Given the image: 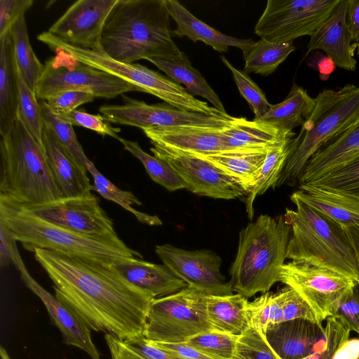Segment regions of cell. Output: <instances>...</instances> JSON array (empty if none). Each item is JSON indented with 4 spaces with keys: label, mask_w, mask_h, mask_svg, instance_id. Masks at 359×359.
Returning <instances> with one entry per match:
<instances>
[{
    "label": "cell",
    "mask_w": 359,
    "mask_h": 359,
    "mask_svg": "<svg viewBox=\"0 0 359 359\" xmlns=\"http://www.w3.org/2000/svg\"><path fill=\"white\" fill-rule=\"evenodd\" d=\"M306 64L318 72L320 79L323 81L327 80L336 67L334 62L329 56L318 50H316L308 58Z\"/></svg>",
    "instance_id": "11a10c76"
},
{
    "label": "cell",
    "mask_w": 359,
    "mask_h": 359,
    "mask_svg": "<svg viewBox=\"0 0 359 359\" xmlns=\"http://www.w3.org/2000/svg\"><path fill=\"white\" fill-rule=\"evenodd\" d=\"M165 0H118L104 27L100 48L126 63L168 58L181 50L172 39Z\"/></svg>",
    "instance_id": "7a4b0ae2"
},
{
    "label": "cell",
    "mask_w": 359,
    "mask_h": 359,
    "mask_svg": "<svg viewBox=\"0 0 359 359\" xmlns=\"http://www.w3.org/2000/svg\"><path fill=\"white\" fill-rule=\"evenodd\" d=\"M95 97L93 94L88 92L68 90L50 97L45 101L54 114L61 116L76 110L85 103L93 101Z\"/></svg>",
    "instance_id": "c3c4849f"
},
{
    "label": "cell",
    "mask_w": 359,
    "mask_h": 359,
    "mask_svg": "<svg viewBox=\"0 0 359 359\" xmlns=\"http://www.w3.org/2000/svg\"><path fill=\"white\" fill-rule=\"evenodd\" d=\"M351 329L337 316L326 319L325 341L321 347L304 359H344L341 350L349 341Z\"/></svg>",
    "instance_id": "7bdbcfd3"
},
{
    "label": "cell",
    "mask_w": 359,
    "mask_h": 359,
    "mask_svg": "<svg viewBox=\"0 0 359 359\" xmlns=\"http://www.w3.org/2000/svg\"><path fill=\"white\" fill-rule=\"evenodd\" d=\"M26 210L52 224L82 235L97 238L118 236L112 220L93 194L80 197L62 198Z\"/></svg>",
    "instance_id": "2e32d148"
},
{
    "label": "cell",
    "mask_w": 359,
    "mask_h": 359,
    "mask_svg": "<svg viewBox=\"0 0 359 359\" xmlns=\"http://www.w3.org/2000/svg\"><path fill=\"white\" fill-rule=\"evenodd\" d=\"M359 260V226L346 228Z\"/></svg>",
    "instance_id": "6f0895ef"
},
{
    "label": "cell",
    "mask_w": 359,
    "mask_h": 359,
    "mask_svg": "<svg viewBox=\"0 0 359 359\" xmlns=\"http://www.w3.org/2000/svg\"><path fill=\"white\" fill-rule=\"evenodd\" d=\"M125 150L143 165L150 178L170 191L187 189V185L176 171L165 161L144 151L135 141L121 138L118 140Z\"/></svg>",
    "instance_id": "8d00e7d4"
},
{
    "label": "cell",
    "mask_w": 359,
    "mask_h": 359,
    "mask_svg": "<svg viewBox=\"0 0 359 359\" xmlns=\"http://www.w3.org/2000/svg\"><path fill=\"white\" fill-rule=\"evenodd\" d=\"M280 282L299 293L321 321L335 315L342 298L358 283L337 271L292 260L280 268Z\"/></svg>",
    "instance_id": "4fadbf2b"
},
{
    "label": "cell",
    "mask_w": 359,
    "mask_h": 359,
    "mask_svg": "<svg viewBox=\"0 0 359 359\" xmlns=\"http://www.w3.org/2000/svg\"><path fill=\"white\" fill-rule=\"evenodd\" d=\"M290 142L268 151L255 184L246 198V212L250 220L254 216L256 198L264 194L270 187L274 188L289 155Z\"/></svg>",
    "instance_id": "d590c367"
},
{
    "label": "cell",
    "mask_w": 359,
    "mask_h": 359,
    "mask_svg": "<svg viewBox=\"0 0 359 359\" xmlns=\"http://www.w3.org/2000/svg\"><path fill=\"white\" fill-rule=\"evenodd\" d=\"M248 299L240 294L206 296L208 320L214 330L240 336L250 327Z\"/></svg>",
    "instance_id": "f546056e"
},
{
    "label": "cell",
    "mask_w": 359,
    "mask_h": 359,
    "mask_svg": "<svg viewBox=\"0 0 359 359\" xmlns=\"http://www.w3.org/2000/svg\"><path fill=\"white\" fill-rule=\"evenodd\" d=\"M165 4L170 18L177 25V28L172 32L175 36H187L194 42L202 41L219 53L227 52L232 46L244 53L255 42L250 39H238L219 32L197 18L176 0H165Z\"/></svg>",
    "instance_id": "d4e9b609"
},
{
    "label": "cell",
    "mask_w": 359,
    "mask_h": 359,
    "mask_svg": "<svg viewBox=\"0 0 359 359\" xmlns=\"http://www.w3.org/2000/svg\"><path fill=\"white\" fill-rule=\"evenodd\" d=\"M222 131L157 128L143 130L153 146L194 156L228 152Z\"/></svg>",
    "instance_id": "cb8c5ba5"
},
{
    "label": "cell",
    "mask_w": 359,
    "mask_h": 359,
    "mask_svg": "<svg viewBox=\"0 0 359 359\" xmlns=\"http://www.w3.org/2000/svg\"><path fill=\"white\" fill-rule=\"evenodd\" d=\"M33 252L52 280L56 297L90 330L121 340L144 336L154 298L127 280L113 262L39 248Z\"/></svg>",
    "instance_id": "6da1fadb"
},
{
    "label": "cell",
    "mask_w": 359,
    "mask_h": 359,
    "mask_svg": "<svg viewBox=\"0 0 359 359\" xmlns=\"http://www.w3.org/2000/svg\"><path fill=\"white\" fill-rule=\"evenodd\" d=\"M291 233L284 215H261L243 228L229 272L233 291L248 299L280 282Z\"/></svg>",
    "instance_id": "277c9868"
},
{
    "label": "cell",
    "mask_w": 359,
    "mask_h": 359,
    "mask_svg": "<svg viewBox=\"0 0 359 359\" xmlns=\"http://www.w3.org/2000/svg\"><path fill=\"white\" fill-rule=\"evenodd\" d=\"M118 0H79L48 29V32L74 46H99L106 22Z\"/></svg>",
    "instance_id": "e0dca14e"
},
{
    "label": "cell",
    "mask_w": 359,
    "mask_h": 359,
    "mask_svg": "<svg viewBox=\"0 0 359 359\" xmlns=\"http://www.w3.org/2000/svg\"><path fill=\"white\" fill-rule=\"evenodd\" d=\"M0 356L1 359H11L7 351L3 346L0 348Z\"/></svg>",
    "instance_id": "680465c9"
},
{
    "label": "cell",
    "mask_w": 359,
    "mask_h": 359,
    "mask_svg": "<svg viewBox=\"0 0 359 359\" xmlns=\"http://www.w3.org/2000/svg\"><path fill=\"white\" fill-rule=\"evenodd\" d=\"M112 266L132 285L154 299L172 294L188 287L165 265L157 264L139 257L114 260Z\"/></svg>",
    "instance_id": "603a6c76"
},
{
    "label": "cell",
    "mask_w": 359,
    "mask_h": 359,
    "mask_svg": "<svg viewBox=\"0 0 359 359\" xmlns=\"http://www.w3.org/2000/svg\"><path fill=\"white\" fill-rule=\"evenodd\" d=\"M220 58L231 71L241 96L252 110L255 114L253 120L261 119L269 111L272 104L269 103L262 90L247 73L236 68L225 57L222 55Z\"/></svg>",
    "instance_id": "ee69618b"
},
{
    "label": "cell",
    "mask_w": 359,
    "mask_h": 359,
    "mask_svg": "<svg viewBox=\"0 0 359 359\" xmlns=\"http://www.w3.org/2000/svg\"><path fill=\"white\" fill-rule=\"evenodd\" d=\"M334 316L341 318L359 335V284L350 290L342 298Z\"/></svg>",
    "instance_id": "816d5d0a"
},
{
    "label": "cell",
    "mask_w": 359,
    "mask_h": 359,
    "mask_svg": "<svg viewBox=\"0 0 359 359\" xmlns=\"http://www.w3.org/2000/svg\"><path fill=\"white\" fill-rule=\"evenodd\" d=\"M0 201L30 209L62 198L44 147L18 119L0 140Z\"/></svg>",
    "instance_id": "3957f363"
},
{
    "label": "cell",
    "mask_w": 359,
    "mask_h": 359,
    "mask_svg": "<svg viewBox=\"0 0 359 359\" xmlns=\"http://www.w3.org/2000/svg\"><path fill=\"white\" fill-rule=\"evenodd\" d=\"M33 4L32 0H0V38L10 33Z\"/></svg>",
    "instance_id": "f907efd6"
},
{
    "label": "cell",
    "mask_w": 359,
    "mask_h": 359,
    "mask_svg": "<svg viewBox=\"0 0 359 359\" xmlns=\"http://www.w3.org/2000/svg\"><path fill=\"white\" fill-rule=\"evenodd\" d=\"M346 22L351 40L355 42L359 36V0H348Z\"/></svg>",
    "instance_id": "9f6ffc18"
},
{
    "label": "cell",
    "mask_w": 359,
    "mask_h": 359,
    "mask_svg": "<svg viewBox=\"0 0 359 359\" xmlns=\"http://www.w3.org/2000/svg\"><path fill=\"white\" fill-rule=\"evenodd\" d=\"M354 45H355V46H354V48L358 47V50H359V36H358V38L357 41L355 42V44H354Z\"/></svg>",
    "instance_id": "91938a15"
},
{
    "label": "cell",
    "mask_w": 359,
    "mask_h": 359,
    "mask_svg": "<svg viewBox=\"0 0 359 359\" xmlns=\"http://www.w3.org/2000/svg\"><path fill=\"white\" fill-rule=\"evenodd\" d=\"M277 293L282 309L283 322L294 319L323 322L311 306L292 287L287 285L277 291Z\"/></svg>",
    "instance_id": "bcb514c9"
},
{
    "label": "cell",
    "mask_w": 359,
    "mask_h": 359,
    "mask_svg": "<svg viewBox=\"0 0 359 359\" xmlns=\"http://www.w3.org/2000/svg\"><path fill=\"white\" fill-rule=\"evenodd\" d=\"M292 195L345 228L359 226V198L309 184Z\"/></svg>",
    "instance_id": "484cf974"
},
{
    "label": "cell",
    "mask_w": 359,
    "mask_h": 359,
    "mask_svg": "<svg viewBox=\"0 0 359 359\" xmlns=\"http://www.w3.org/2000/svg\"><path fill=\"white\" fill-rule=\"evenodd\" d=\"M296 210L284 217L292 228L287 258L328 269L359 281V260L346 228L290 196Z\"/></svg>",
    "instance_id": "5b68a950"
},
{
    "label": "cell",
    "mask_w": 359,
    "mask_h": 359,
    "mask_svg": "<svg viewBox=\"0 0 359 359\" xmlns=\"http://www.w3.org/2000/svg\"><path fill=\"white\" fill-rule=\"evenodd\" d=\"M123 104H104L99 111L111 123L146 129L223 130L236 117H214L180 110L167 103L148 104L122 95Z\"/></svg>",
    "instance_id": "8fae6325"
},
{
    "label": "cell",
    "mask_w": 359,
    "mask_h": 359,
    "mask_svg": "<svg viewBox=\"0 0 359 359\" xmlns=\"http://www.w3.org/2000/svg\"><path fill=\"white\" fill-rule=\"evenodd\" d=\"M247 313L251 327L264 334L272 324L271 293L266 292L247 304Z\"/></svg>",
    "instance_id": "681fc988"
},
{
    "label": "cell",
    "mask_w": 359,
    "mask_h": 359,
    "mask_svg": "<svg viewBox=\"0 0 359 359\" xmlns=\"http://www.w3.org/2000/svg\"><path fill=\"white\" fill-rule=\"evenodd\" d=\"M232 359H280L268 344L264 335L250 327L238 336Z\"/></svg>",
    "instance_id": "f6af8a7d"
},
{
    "label": "cell",
    "mask_w": 359,
    "mask_h": 359,
    "mask_svg": "<svg viewBox=\"0 0 359 359\" xmlns=\"http://www.w3.org/2000/svg\"><path fill=\"white\" fill-rule=\"evenodd\" d=\"M19 73L11 33L0 38V135L8 132L17 119Z\"/></svg>",
    "instance_id": "83f0119b"
},
{
    "label": "cell",
    "mask_w": 359,
    "mask_h": 359,
    "mask_svg": "<svg viewBox=\"0 0 359 359\" xmlns=\"http://www.w3.org/2000/svg\"><path fill=\"white\" fill-rule=\"evenodd\" d=\"M341 0H268L255 33L270 42L293 41L311 36L331 15Z\"/></svg>",
    "instance_id": "7c38bea8"
},
{
    "label": "cell",
    "mask_w": 359,
    "mask_h": 359,
    "mask_svg": "<svg viewBox=\"0 0 359 359\" xmlns=\"http://www.w3.org/2000/svg\"><path fill=\"white\" fill-rule=\"evenodd\" d=\"M358 284H359V281H358Z\"/></svg>",
    "instance_id": "94428289"
},
{
    "label": "cell",
    "mask_w": 359,
    "mask_h": 359,
    "mask_svg": "<svg viewBox=\"0 0 359 359\" xmlns=\"http://www.w3.org/2000/svg\"><path fill=\"white\" fill-rule=\"evenodd\" d=\"M154 342L159 347L183 359H213L185 342Z\"/></svg>",
    "instance_id": "db71d44e"
},
{
    "label": "cell",
    "mask_w": 359,
    "mask_h": 359,
    "mask_svg": "<svg viewBox=\"0 0 359 359\" xmlns=\"http://www.w3.org/2000/svg\"><path fill=\"white\" fill-rule=\"evenodd\" d=\"M86 166L93 180V190L107 200L113 201L126 210L135 215L141 223L151 226L161 225L162 222L156 215H151L140 212L133 208V205H141L142 202L130 191L122 190L104 177L89 159Z\"/></svg>",
    "instance_id": "e575fe53"
},
{
    "label": "cell",
    "mask_w": 359,
    "mask_h": 359,
    "mask_svg": "<svg viewBox=\"0 0 359 359\" xmlns=\"http://www.w3.org/2000/svg\"><path fill=\"white\" fill-rule=\"evenodd\" d=\"M0 222L23 248L45 249L64 255L107 262L126 257L142 258L118 236L97 238L52 224L27 210L0 201Z\"/></svg>",
    "instance_id": "52a82bcc"
},
{
    "label": "cell",
    "mask_w": 359,
    "mask_h": 359,
    "mask_svg": "<svg viewBox=\"0 0 359 359\" xmlns=\"http://www.w3.org/2000/svg\"><path fill=\"white\" fill-rule=\"evenodd\" d=\"M111 359H183L157 346L144 336L121 340L105 334Z\"/></svg>",
    "instance_id": "74e56055"
},
{
    "label": "cell",
    "mask_w": 359,
    "mask_h": 359,
    "mask_svg": "<svg viewBox=\"0 0 359 359\" xmlns=\"http://www.w3.org/2000/svg\"><path fill=\"white\" fill-rule=\"evenodd\" d=\"M228 152L268 151L290 142L295 133L264 121L237 118L222 131Z\"/></svg>",
    "instance_id": "44dd1931"
},
{
    "label": "cell",
    "mask_w": 359,
    "mask_h": 359,
    "mask_svg": "<svg viewBox=\"0 0 359 359\" xmlns=\"http://www.w3.org/2000/svg\"><path fill=\"white\" fill-rule=\"evenodd\" d=\"M359 156V119L322 147L308 162L299 181L309 183Z\"/></svg>",
    "instance_id": "4316f807"
},
{
    "label": "cell",
    "mask_w": 359,
    "mask_h": 359,
    "mask_svg": "<svg viewBox=\"0 0 359 359\" xmlns=\"http://www.w3.org/2000/svg\"><path fill=\"white\" fill-rule=\"evenodd\" d=\"M294 50L293 41L274 43L261 38L243 53L244 72L262 76L270 75Z\"/></svg>",
    "instance_id": "d6a6232c"
},
{
    "label": "cell",
    "mask_w": 359,
    "mask_h": 359,
    "mask_svg": "<svg viewBox=\"0 0 359 359\" xmlns=\"http://www.w3.org/2000/svg\"><path fill=\"white\" fill-rule=\"evenodd\" d=\"M150 150L154 156L167 162L183 180L187 189L194 194L225 200L248 194L234 180L201 157L156 146Z\"/></svg>",
    "instance_id": "9a60e30c"
},
{
    "label": "cell",
    "mask_w": 359,
    "mask_h": 359,
    "mask_svg": "<svg viewBox=\"0 0 359 359\" xmlns=\"http://www.w3.org/2000/svg\"><path fill=\"white\" fill-rule=\"evenodd\" d=\"M306 184L359 198V156Z\"/></svg>",
    "instance_id": "ab89813d"
},
{
    "label": "cell",
    "mask_w": 359,
    "mask_h": 359,
    "mask_svg": "<svg viewBox=\"0 0 359 359\" xmlns=\"http://www.w3.org/2000/svg\"><path fill=\"white\" fill-rule=\"evenodd\" d=\"M10 33L18 72L27 86L35 92L44 65L31 46L25 16L14 25Z\"/></svg>",
    "instance_id": "836d02e7"
},
{
    "label": "cell",
    "mask_w": 359,
    "mask_h": 359,
    "mask_svg": "<svg viewBox=\"0 0 359 359\" xmlns=\"http://www.w3.org/2000/svg\"><path fill=\"white\" fill-rule=\"evenodd\" d=\"M25 286L44 305L52 323L57 327L64 341L79 348L91 359H101L100 353L91 337V330L55 295L43 287L29 273L23 260L16 266Z\"/></svg>",
    "instance_id": "ac0fdd59"
},
{
    "label": "cell",
    "mask_w": 359,
    "mask_h": 359,
    "mask_svg": "<svg viewBox=\"0 0 359 359\" xmlns=\"http://www.w3.org/2000/svg\"><path fill=\"white\" fill-rule=\"evenodd\" d=\"M316 99L307 91L294 83L287 97L280 103L272 104L269 111L259 120L269 122L278 127L292 130L302 126L311 115Z\"/></svg>",
    "instance_id": "4dcf8cb0"
},
{
    "label": "cell",
    "mask_w": 359,
    "mask_h": 359,
    "mask_svg": "<svg viewBox=\"0 0 359 359\" xmlns=\"http://www.w3.org/2000/svg\"><path fill=\"white\" fill-rule=\"evenodd\" d=\"M264 335L280 359H304L321 347L325 332L322 323L294 319L268 327Z\"/></svg>",
    "instance_id": "d6986e66"
},
{
    "label": "cell",
    "mask_w": 359,
    "mask_h": 359,
    "mask_svg": "<svg viewBox=\"0 0 359 359\" xmlns=\"http://www.w3.org/2000/svg\"><path fill=\"white\" fill-rule=\"evenodd\" d=\"M72 126H81L93 130L102 136H110L117 140L121 130L110 125L102 116L91 114L83 110H74L69 114L60 116Z\"/></svg>",
    "instance_id": "7dc6e473"
},
{
    "label": "cell",
    "mask_w": 359,
    "mask_h": 359,
    "mask_svg": "<svg viewBox=\"0 0 359 359\" xmlns=\"http://www.w3.org/2000/svg\"><path fill=\"white\" fill-rule=\"evenodd\" d=\"M16 242L7 228L0 222V266L1 268L11 264L16 267L22 260Z\"/></svg>",
    "instance_id": "f5cc1de1"
},
{
    "label": "cell",
    "mask_w": 359,
    "mask_h": 359,
    "mask_svg": "<svg viewBox=\"0 0 359 359\" xmlns=\"http://www.w3.org/2000/svg\"><path fill=\"white\" fill-rule=\"evenodd\" d=\"M347 6L348 0H341L331 15L310 36L307 53L323 50L333 60L336 67L353 71L357 61L346 22Z\"/></svg>",
    "instance_id": "ffe728a7"
},
{
    "label": "cell",
    "mask_w": 359,
    "mask_h": 359,
    "mask_svg": "<svg viewBox=\"0 0 359 359\" xmlns=\"http://www.w3.org/2000/svg\"><path fill=\"white\" fill-rule=\"evenodd\" d=\"M315 108L290 143V153L274 186L294 185L309 160L326 144L359 119V86L346 84L339 90L318 93Z\"/></svg>",
    "instance_id": "8992f818"
},
{
    "label": "cell",
    "mask_w": 359,
    "mask_h": 359,
    "mask_svg": "<svg viewBox=\"0 0 359 359\" xmlns=\"http://www.w3.org/2000/svg\"><path fill=\"white\" fill-rule=\"evenodd\" d=\"M52 51L55 55L43 65L35 89L36 96L40 100L68 90L88 92L95 97L108 99L135 91L126 81L88 66L63 50Z\"/></svg>",
    "instance_id": "30bf717a"
},
{
    "label": "cell",
    "mask_w": 359,
    "mask_h": 359,
    "mask_svg": "<svg viewBox=\"0 0 359 359\" xmlns=\"http://www.w3.org/2000/svg\"><path fill=\"white\" fill-rule=\"evenodd\" d=\"M238 337L209 330L189 338L185 343L213 359H232Z\"/></svg>",
    "instance_id": "b9f144b4"
},
{
    "label": "cell",
    "mask_w": 359,
    "mask_h": 359,
    "mask_svg": "<svg viewBox=\"0 0 359 359\" xmlns=\"http://www.w3.org/2000/svg\"><path fill=\"white\" fill-rule=\"evenodd\" d=\"M40 104L44 125L53 133L57 140L66 148L74 159L81 166L86 168V163L89 158L76 137L73 126L54 114L45 100H40Z\"/></svg>",
    "instance_id": "60d3db41"
},
{
    "label": "cell",
    "mask_w": 359,
    "mask_h": 359,
    "mask_svg": "<svg viewBox=\"0 0 359 359\" xmlns=\"http://www.w3.org/2000/svg\"><path fill=\"white\" fill-rule=\"evenodd\" d=\"M155 252L177 277L206 296L233 294L230 281L222 273L221 257L207 249L187 250L170 244L156 245Z\"/></svg>",
    "instance_id": "5bb4252c"
},
{
    "label": "cell",
    "mask_w": 359,
    "mask_h": 359,
    "mask_svg": "<svg viewBox=\"0 0 359 359\" xmlns=\"http://www.w3.org/2000/svg\"><path fill=\"white\" fill-rule=\"evenodd\" d=\"M147 60L156 66L174 81L183 84L192 95L203 97L214 108L222 113L227 114L217 94L200 72L191 65L188 56L184 52L172 57L149 58Z\"/></svg>",
    "instance_id": "f1b7e54d"
},
{
    "label": "cell",
    "mask_w": 359,
    "mask_h": 359,
    "mask_svg": "<svg viewBox=\"0 0 359 359\" xmlns=\"http://www.w3.org/2000/svg\"><path fill=\"white\" fill-rule=\"evenodd\" d=\"M209 330H214L207 315L206 295L187 287L153 299L144 337L153 341L182 343Z\"/></svg>",
    "instance_id": "9c48e42d"
},
{
    "label": "cell",
    "mask_w": 359,
    "mask_h": 359,
    "mask_svg": "<svg viewBox=\"0 0 359 359\" xmlns=\"http://www.w3.org/2000/svg\"><path fill=\"white\" fill-rule=\"evenodd\" d=\"M18 81L19 98L17 118L34 140L44 147L43 140L44 122L40 102H38L35 92L27 86L20 74Z\"/></svg>",
    "instance_id": "f35d334b"
},
{
    "label": "cell",
    "mask_w": 359,
    "mask_h": 359,
    "mask_svg": "<svg viewBox=\"0 0 359 359\" xmlns=\"http://www.w3.org/2000/svg\"><path fill=\"white\" fill-rule=\"evenodd\" d=\"M268 151L226 152L197 156L212 163L248 194L255 184Z\"/></svg>",
    "instance_id": "1f68e13d"
},
{
    "label": "cell",
    "mask_w": 359,
    "mask_h": 359,
    "mask_svg": "<svg viewBox=\"0 0 359 359\" xmlns=\"http://www.w3.org/2000/svg\"><path fill=\"white\" fill-rule=\"evenodd\" d=\"M43 140L50 170L62 198L92 194L93 184L90 183L87 169L74 159L53 133L45 125Z\"/></svg>",
    "instance_id": "7402d4cb"
},
{
    "label": "cell",
    "mask_w": 359,
    "mask_h": 359,
    "mask_svg": "<svg viewBox=\"0 0 359 359\" xmlns=\"http://www.w3.org/2000/svg\"><path fill=\"white\" fill-rule=\"evenodd\" d=\"M37 39L51 50H61L79 62L118 78L135 88V91L154 95L180 110L214 117H226L224 114L190 94L180 84L157 72L136 63L116 60L107 55L100 45L94 48L72 46L48 31L37 36Z\"/></svg>",
    "instance_id": "ba28073f"
}]
</instances>
